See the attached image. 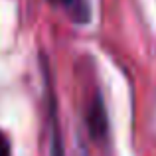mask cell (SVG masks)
Returning <instances> with one entry per match:
<instances>
[{"label": "cell", "instance_id": "6da1fadb", "mask_svg": "<svg viewBox=\"0 0 156 156\" xmlns=\"http://www.w3.org/2000/svg\"><path fill=\"white\" fill-rule=\"evenodd\" d=\"M87 125H89L93 138H103L107 134V115H105V107H103V101L99 99V95L93 99L91 107H89Z\"/></svg>", "mask_w": 156, "mask_h": 156}, {"label": "cell", "instance_id": "7a4b0ae2", "mask_svg": "<svg viewBox=\"0 0 156 156\" xmlns=\"http://www.w3.org/2000/svg\"><path fill=\"white\" fill-rule=\"evenodd\" d=\"M51 2L63 6L77 22H87L91 18V4H89V0H51Z\"/></svg>", "mask_w": 156, "mask_h": 156}, {"label": "cell", "instance_id": "3957f363", "mask_svg": "<svg viewBox=\"0 0 156 156\" xmlns=\"http://www.w3.org/2000/svg\"><path fill=\"white\" fill-rule=\"evenodd\" d=\"M50 156H65L59 125H57V119H55V107L51 109V148H50Z\"/></svg>", "mask_w": 156, "mask_h": 156}, {"label": "cell", "instance_id": "277c9868", "mask_svg": "<svg viewBox=\"0 0 156 156\" xmlns=\"http://www.w3.org/2000/svg\"><path fill=\"white\" fill-rule=\"evenodd\" d=\"M0 156H10V140L2 130H0Z\"/></svg>", "mask_w": 156, "mask_h": 156}]
</instances>
